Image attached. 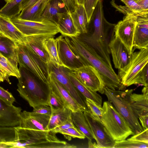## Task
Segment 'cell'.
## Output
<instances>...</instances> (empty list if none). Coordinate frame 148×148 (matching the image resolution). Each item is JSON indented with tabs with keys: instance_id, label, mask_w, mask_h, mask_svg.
<instances>
[{
	"instance_id": "b9f144b4",
	"label": "cell",
	"mask_w": 148,
	"mask_h": 148,
	"mask_svg": "<svg viewBox=\"0 0 148 148\" xmlns=\"http://www.w3.org/2000/svg\"><path fill=\"white\" fill-rule=\"evenodd\" d=\"M139 84L148 87V63L144 67L139 76L137 84Z\"/></svg>"
},
{
	"instance_id": "d6a6232c",
	"label": "cell",
	"mask_w": 148,
	"mask_h": 148,
	"mask_svg": "<svg viewBox=\"0 0 148 148\" xmlns=\"http://www.w3.org/2000/svg\"><path fill=\"white\" fill-rule=\"evenodd\" d=\"M148 144L130 140L115 141L114 148H147Z\"/></svg>"
},
{
	"instance_id": "6f0895ef",
	"label": "cell",
	"mask_w": 148,
	"mask_h": 148,
	"mask_svg": "<svg viewBox=\"0 0 148 148\" xmlns=\"http://www.w3.org/2000/svg\"><path fill=\"white\" fill-rule=\"evenodd\" d=\"M3 55L0 52V59L1 58V57L3 56Z\"/></svg>"
},
{
	"instance_id": "30bf717a",
	"label": "cell",
	"mask_w": 148,
	"mask_h": 148,
	"mask_svg": "<svg viewBox=\"0 0 148 148\" xmlns=\"http://www.w3.org/2000/svg\"><path fill=\"white\" fill-rule=\"evenodd\" d=\"M49 71L54 78L66 90L84 112H89L86 104V98L75 87L68 75L67 69L57 67L50 63L47 66Z\"/></svg>"
},
{
	"instance_id": "7dc6e473",
	"label": "cell",
	"mask_w": 148,
	"mask_h": 148,
	"mask_svg": "<svg viewBox=\"0 0 148 148\" xmlns=\"http://www.w3.org/2000/svg\"><path fill=\"white\" fill-rule=\"evenodd\" d=\"M138 118L143 130L148 129V115L141 116Z\"/></svg>"
},
{
	"instance_id": "60d3db41",
	"label": "cell",
	"mask_w": 148,
	"mask_h": 148,
	"mask_svg": "<svg viewBox=\"0 0 148 148\" xmlns=\"http://www.w3.org/2000/svg\"><path fill=\"white\" fill-rule=\"evenodd\" d=\"M133 136L127 140L148 144V129L143 130L140 133Z\"/></svg>"
},
{
	"instance_id": "836d02e7",
	"label": "cell",
	"mask_w": 148,
	"mask_h": 148,
	"mask_svg": "<svg viewBox=\"0 0 148 148\" xmlns=\"http://www.w3.org/2000/svg\"><path fill=\"white\" fill-rule=\"evenodd\" d=\"M15 137L14 127L0 126V143L14 142Z\"/></svg>"
},
{
	"instance_id": "277c9868",
	"label": "cell",
	"mask_w": 148,
	"mask_h": 148,
	"mask_svg": "<svg viewBox=\"0 0 148 148\" xmlns=\"http://www.w3.org/2000/svg\"><path fill=\"white\" fill-rule=\"evenodd\" d=\"M101 120L109 134L115 141L125 140L134 135L124 118L110 101L104 102Z\"/></svg>"
},
{
	"instance_id": "d4e9b609",
	"label": "cell",
	"mask_w": 148,
	"mask_h": 148,
	"mask_svg": "<svg viewBox=\"0 0 148 148\" xmlns=\"http://www.w3.org/2000/svg\"><path fill=\"white\" fill-rule=\"evenodd\" d=\"M68 75L74 86L86 98L91 99L98 106L102 107V99L97 92L91 90L84 85L77 79L72 71L67 69Z\"/></svg>"
},
{
	"instance_id": "7a4b0ae2",
	"label": "cell",
	"mask_w": 148,
	"mask_h": 148,
	"mask_svg": "<svg viewBox=\"0 0 148 148\" xmlns=\"http://www.w3.org/2000/svg\"><path fill=\"white\" fill-rule=\"evenodd\" d=\"M21 77L18 78L17 89L20 96L33 108L38 106H49L51 90L49 84L37 80L26 69L20 66Z\"/></svg>"
},
{
	"instance_id": "681fc988",
	"label": "cell",
	"mask_w": 148,
	"mask_h": 148,
	"mask_svg": "<svg viewBox=\"0 0 148 148\" xmlns=\"http://www.w3.org/2000/svg\"><path fill=\"white\" fill-rule=\"evenodd\" d=\"M10 142H1L0 143V148H12Z\"/></svg>"
},
{
	"instance_id": "ee69618b",
	"label": "cell",
	"mask_w": 148,
	"mask_h": 148,
	"mask_svg": "<svg viewBox=\"0 0 148 148\" xmlns=\"http://www.w3.org/2000/svg\"><path fill=\"white\" fill-rule=\"evenodd\" d=\"M74 127L75 126L72 122V119H71L55 128L51 131L56 134L57 133H59L62 130Z\"/></svg>"
},
{
	"instance_id": "8fae6325",
	"label": "cell",
	"mask_w": 148,
	"mask_h": 148,
	"mask_svg": "<svg viewBox=\"0 0 148 148\" xmlns=\"http://www.w3.org/2000/svg\"><path fill=\"white\" fill-rule=\"evenodd\" d=\"M71 71L87 88L92 91L104 94L105 86L103 79L98 71L93 66L83 65Z\"/></svg>"
},
{
	"instance_id": "6da1fadb",
	"label": "cell",
	"mask_w": 148,
	"mask_h": 148,
	"mask_svg": "<svg viewBox=\"0 0 148 148\" xmlns=\"http://www.w3.org/2000/svg\"><path fill=\"white\" fill-rule=\"evenodd\" d=\"M64 38L84 65H91L98 71L105 87L114 90H125L126 87L121 83L112 67L109 66L92 48L77 37L65 36Z\"/></svg>"
},
{
	"instance_id": "f546056e",
	"label": "cell",
	"mask_w": 148,
	"mask_h": 148,
	"mask_svg": "<svg viewBox=\"0 0 148 148\" xmlns=\"http://www.w3.org/2000/svg\"><path fill=\"white\" fill-rule=\"evenodd\" d=\"M18 63L17 58H7L3 55L0 59V66L7 72L9 76H14L18 79L21 75Z\"/></svg>"
},
{
	"instance_id": "9f6ffc18",
	"label": "cell",
	"mask_w": 148,
	"mask_h": 148,
	"mask_svg": "<svg viewBox=\"0 0 148 148\" xmlns=\"http://www.w3.org/2000/svg\"><path fill=\"white\" fill-rule=\"evenodd\" d=\"M6 3L9 2L11 1L12 0H4Z\"/></svg>"
},
{
	"instance_id": "44dd1931",
	"label": "cell",
	"mask_w": 148,
	"mask_h": 148,
	"mask_svg": "<svg viewBox=\"0 0 148 148\" xmlns=\"http://www.w3.org/2000/svg\"><path fill=\"white\" fill-rule=\"evenodd\" d=\"M0 26L5 37L15 43H24L25 36L14 25L10 18L0 15Z\"/></svg>"
},
{
	"instance_id": "83f0119b",
	"label": "cell",
	"mask_w": 148,
	"mask_h": 148,
	"mask_svg": "<svg viewBox=\"0 0 148 148\" xmlns=\"http://www.w3.org/2000/svg\"><path fill=\"white\" fill-rule=\"evenodd\" d=\"M54 37L51 36L46 38L43 41V46L49 56L50 63L57 67H64L59 58L57 39Z\"/></svg>"
},
{
	"instance_id": "e0dca14e",
	"label": "cell",
	"mask_w": 148,
	"mask_h": 148,
	"mask_svg": "<svg viewBox=\"0 0 148 148\" xmlns=\"http://www.w3.org/2000/svg\"><path fill=\"white\" fill-rule=\"evenodd\" d=\"M137 24L134 35L133 51L148 48V13L137 16Z\"/></svg>"
},
{
	"instance_id": "8992f818",
	"label": "cell",
	"mask_w": 148,
	"mask_h": 148,
	"mask_svg": "<svg viewBox=\"0 0 148 148\" xmlns=\"http://www.w3.org/2000/svg\"><path fill=\"white\" fill-rule=\"evenodd\" d=\"M148 63V48L140 49L131 54L129 63L123 68L118 69L119 78L125 87L137 84L142 69Z\"/></svg>"
},
{
	"instance_id": "3957f363",
	"label": "cell",
	"mask_w": 148,
	"mask_h": 148,
	"mask_svg": "<svg viewBox=\"0 0 148 148\" xmlns=\"http://www.w3.org/2000/svg\"><path fill=\"white\" fill-rule=\"evenodd\" d=\"M14 141L18 148H71L72 145L61 140L51 131L27 129L18 126L14 127Z\"/></svg>"
},
{
	"instance_id": "680465c9",
	"label": "cell",
	"mask_w": 148,
	"mask_h": 148,
	"mask_svg": "<svg viewBox=\"0 0 148 148\" xmlns=\"http://www.w3.org/2000/svg\"><path fill=\"white\" fill-rule=\"evenodd\" d=\"M0 36H1V35L0 34Z\"/></svg>"
},
{
	"instance_id": "4dcf8cb0",
	"label": "cell",
	"mask_w": 148,
	"mask_h": 148,
	"mask_svg": "<svg viewBox=\"0 0 148 148\" xmlns=\"http://www.w3.org/2000/svg\"><path fill=\"white\" fill-rule=\"evenodd\" d=\"M23 0H12L6 3L0 10V15L10 19L17 16L21 12L20 5Z\"/></svg>"
},
{
	"instance_id": "d590c367",
	"label": "cell",
	"mask_w": 148,
	"mask_h": 148,
	"mask_svg": "<svg viewBox=\"0 0 148 148\" xmlns=\"http://www.w3.org/2000/svg\"><path fill=\"white\" fill-rule=\"evenodd\" d=\"M87 106L91 114L94 116L101 120L102 114V107L98 106L92 100L86 98Z\"/></svg>"
},
{
	"instance_id": "7402d4cb",
	"label": "cell",
	"mask_w": 148,
	"mask_h": 148,
	"mask_svg": "<svg viewBox=\"0 0 148 148\" xmlns=\"http://www.w3.org/2000/svg\"><path fill=\"white\" fill-rule=\"evenodd\" d=\"M51 0H38L30 7L22 11L17 17L19 18L33 21L41 20V16Z\"/></svg>"
},
{
	"instance_id": "e575fe53",
	"label": "cell",
	"mask_w": 148,
	"mask_h": 148,
	"mask_svg": "<svg viewBox=\"0 0 148 148\" xmlns=\"http://www.w3.org/2000/svg\"><path fill=\"white\" fill-rule=\"evenodd\" d=\"M59 133L63 135L66 138L70 140L72 138L84 139L85 135L75 127H72L61 131Z\"/></svg>"
},
{
	"instance_id": "db71d44e",
	"label": "cell",
	"mask_w": 148,
	"mask_h": 148,
	"mask_svg": "<svg viewBox=\"0 0 148 148\" xmlns=\"http://www.w3.org/2000/svg\"><path fill=\"white\" fill-rule=\"evenodd\" d=\"M88 145L89 148H94V144L92 143V141H88Z\"/></svg>"
},
{
	"instance_id": "f35d334b",
	"label": "cell",
	"mask_w": 148,
	"mask_h": 148,
	"mask_svg": "<svg viewBox=\"0 0 148 148\" xmlns=\"http://www.w3.org/2000/svg\"><path fill=\"white\" fill-rule=\"evenodd\" d=\"M125 4L126 6L133 13L140 14L146 12L138 5L134 0H121Z\"/></svg>"
},
{
	"instance_id": "ba28073f",
	"label": "cell",
	"mask_w": 148,
	"mask_h": 148,
	"mask_svg": "<svg viewBox=\"0 0 148 148\" xmlns=\"http://www.w3.org/2000/svg\"><path fill=\"white\" fill-rule=\"evenodd\" d=\"M16 52L19 66L32 73L40 80L47 84L46 66L25 46L23 43H15Z\"/></svg>"
},
{
	"instance_id": "bcb514c9",
	"label": "cell",
	"mask_w": 148,
	"mask_h": 148,
	"mask_svg": "<svg viewBox=\"0 0 148 148\" xmlns=\"http://www.w3.org/2000/svg\"><path fill=\"white\" fill-rule=\"evenodd\" d=\"M38 0H23L21 4L20 8L21 12L32 5Z\"/></svg>"
},
{
	"instance_id": "ffe728a7",
	"label": "cell",
	"mask_w": 148,
	"mask_h": 148,
	"mask_svg": "<svg viewBox=\"0 0 148 148\" xmlns=\"http://www.w3.org/2000/svg\"><path fill=\"white\" fill-rule=\"evenodd\" d=\"M56 24L60 33L63 36L77 37L81 34L74 24L70 13L66 11L58 13Z\"/></svg>"
},
{
	"instance_id": "c3c4849f",
	"label": "cell",
	"mask_w": 148,
	"mask_h": 148,
	"mask_svg": "<svg viewBox=\"0 0 148 148\" xmlns=\"http://www.w3.org/2000/svg\"><path fill=\"white\" fill-rule=\"evenodd\" d=\"M143 10L148 11V0H134Z\"/></svg>"
},
{
	"instance_id": "11a10c76",
	"label": "cell",
	"mask_w": 148,
	"mask_h": 148,
	"mask_svg": "<svg viewBox=\"0 0 148 148\" xmlns=\"http://www.w3.org/2000/svg\"><path fill=\"white\" fill-rule=\"evenodd\" d=\"M0 34L1 35V36H2V37H5L0 26Z\"/></svg>"
},
{
	"instance_id": "7c38bea8",
	"label": "cell",
	"mask_w": 148,
	"mask_h": 148,
	"mask_svg": "<svg viewBox=\"0 0 148 148\" xmlns=\"http://www.w3.org/2000/svg\"><path fill=\"white\" fill-rule=\"evenodd\" d=\"M96 138L94 148H114L115 141L108 133L101 120L93 116L90 111L84 112Z\"/></svg>"
},
{
	"instance_id": "d6986e66",
	"label": "cell",
	"mask_w": 148,
	"mask_h": 148,
	"mask_svg": "<svg viewBox=\"0 0 148 148\" xmlns=\"http://www.w3.org/2000/svg\"><path fill=\"white\" fill-rule=\"evenodd\" d=\"M21 107L6 104L0 99V126L14 127L20 124Z\"/></svg>"
},
{
	"instance_id": "f5cc1de1",
	"label": "cell",
	"mask_w": 148,
	"mask_h": 148,
	"mask_svg": "<svg viewBox=\"0 0 148 148\" xmlns=\"http://www.w3.org/2000/svg\"><path fill=\"white\" fill-rule=\"evenodd\" d=\"M77 5H83L84 0H75Z\"/></svg>"
},
{
	"instance_id": "484cf974",
	"label": "cell",
	"mask_w": 148,
	"mask_h": 148,
	"mask_svg": "<svg viewBox=\"0 0 148 148\" xmlns=\"http://www.w3.org/2000/svg\"><path fill=\"white\" fill-rule=\"evenodd\" d=\"M72 122L78 130L82 132L88 139L92 141L96 138L84 112L82 111L72 112Z\"/></svg>"
},
{
	"instance_id": "ab89813d",
	"label": "cell",
	"mask_w": 148,
	"mask_h": 148,
	"mask_svg": "<svg viewBox=\"0 0 148 148\" xmlns=\"http://www.w3.org/2000/svg\"><path fill=\"white\" fill-rule=\"evenodd\" d=\"M49 106H51L58 109H62L66 107L58 96L51 90L49 97Z\"/></svg>"
},
{
	"instance_id": "f907efd6",
	"label": "cell",
	"mask_w": 148,
	"mask_h": 148,
	"mask_svg": "<svg viewBox=\"0 0 148 148\" xmlns=\"http://www.w3.org/2000/svg\"><path fill=\"white\" fill-rule=\"evenodd\" d=\"M0 72L3 74L6 77L7 79V81L10 84H11L7 72L2 68L0 66Z\"/></svg>"
},
{
	"instance_id": "7bdbcfd3",
	"label": "cell",
	"mask_w": 148,
	"mask_h": 148,
	"mask_svg": "<svg viewBox=\"0 0 148 148\" xmlns=\"http://www.w3.org/2000/svg\"><path fill=\"white\" fill-rule=\"evenodd\" d=\"M33 112L40 114L50 116L51 109L50 107L46 105L38 106L33 108Z\"/></svg>"
},
{
	"instance_id": "2e32d148",
	"label": "cell",
	"mask_w": 148,
	"mask_h": 148,
	"mask_svg": "<svg viewBox=\"0 0 148 148\" xmlns=\"http://www.w3.org/2000/svg\"><path fill=\"white\" fill-rule=\"evenodd\" d=\"M109 46L114 67L120 69L125 67L129 62L131 56L126 47L114 35Z\"/></svg>"
},
{
	"instance_id": "816d5d0a",
	"label": "cell",
	"mask_w": 148,
	"mask_h": 148,
	"mask_svg": "<svg viewBox=\"0 0 148 148\" xmlns=\"http://www.w3.org/2000/svg\"><path fill=\"white\" fill-rule=\"evenodd\" d=\"M5 80L7 81L6 78L3 74L0 72V82H3Z\"/></svg>"
},
{
	"instance_id": "52a82bcc",
	"label": "cell",
	"mask_w": 148,
	"mask_h": 148,
	"mask_svg": "<svg viewBox=\"0 0 148 148\" xmlns=\"http://www.w3.org/2000/svg\"><path fill=\"white\" fill-rule=\"evenodd\" d=\"M11 21L24 36H53L59 33L56 24L45 18L38 21L19 18L10 19Z\"/></svg>"
},
{
	"instance_id": "4316f807",
	"label": "cell",
	"mask_w": 148,
	"mask_h": 148,
	"mask_svg": "<svg viewBox=\"0 0 148 148\" xmlns=\"http://www.w3.org/2000/svg\"><path fill=\"white\" fill-rule=\"evenodd\" d=\"M67 11L62 0H51L41 16V18L47 19L56 24L57 14Z\"/></svg>"
},
{
	"instance_id": "8d00e7d4",
	"label": "cell",
	"mask_w": 148,
	"mask_h": 148,
	"mask_svg": "<svg viewBox=\"0 0 148 148\" xmlns=\"http://www.w3.org/2000/svg\"><path fill=\"white\" fill-rule=\"evenodd\" d=\"M99 0H84L83 6L85 10L88 23Z\"/></svg>"
},
{
	"instance_id": "f1b7e54d",
	"label": "cell",
	"mask_w": 148,
	"mask_h": 148,
	"mask_svg": "<svg viewBox=\"0 0 148 148\" xmlns=\"http://www.w3.org/2000/svg\"><path fill=\"white\" fill-rule=\"evenodd\" d=\"M73 22L81 34L86 33L88 22L86 14L82 5H77L75 10L70 13Z\"/></svg>"
},
{
	"instance_id": "9c48e42d",
	"label": "cell",
	"mask_w": 148,
	"mask_h": 148,
	"mask_svg": "<svg viewBox=\"0 0 148 148\" xmlns=\"http://www.w3.org/2000/svg\"><path fill=\"white\" fill-rule=\"evenodd\" d=\"M144 13L125 15L123 20L114 26V35L125 45L131 54L133 52V38L137 16Z\"/></svg>"
},
{
	"instance_id": "5b68a950",
	"label": "cell",
	"mask_w": 148,
	"mask_h": 148,
	"mask_svg": "<svg viewBox=\"0 0 148 148\" xmlns=\"http://www.w3.org/2000/svg\"><path fill=\"white\" fill-rule=\"evenodd\" d=\"M133 89L124 90H114L105 87L104 94L109 101L113 104L119 112L124 118L134 133L137 134L143 129L139 123L138 118L133 112L130 104L129 97Z\"/></svg>"
},
{
	"instance_id": "4fadbf2b",
	"label": "cell",
	"mask_w": 148,
	"mask_h": 148,
	"mask_svg": "<svg viewBox=\"0 0 148 148\" xmlns=\"http://www.w3.org/2000/svg\"><path fill=\"white\" fill-rule=\"evenodd\" d=\"M60 59L64 67L71 71L83 65L80 58L71 49L63 36L56 38Z\"/></svg>"
},
{
	"instance_id": "9a60e30c",
	"label": "cell",
	"mask_w": 148,
	"mask_h": 148,
	"mask_svg": "<svg viewBox=\"0 0 148 148\" xmlns=\"http://www.w3.org/2000/svg\"><path fill=\"white\" fill-rule=\"evenodd\" d=\"M47 82L51 90L60 99L65 106L72 112L83 110L64 87L48 71H47Z\"/></svg>"
},
{
	"instance_id": "603a6c76",
	"label": "cell",
	"mask_w": 148,
	"mask_h": 148,
	"mask_svg": "<svg viewBox=\"0 0 148 148\" xmlns=\"http://www.w3.org/2000/svg\"><path fill=\"white\" fill-rule=\"evenodd\" d=\"M130 106L138 118L141 116L148 115V92L142 94L131 93L129 97Z\"/></svg>"
},
{
	"instance_id": "f6af8a7d",
	"label": "cell",
	"mask_w": 148,
	"mask_h": 148,
	"mask_svg": "<svg viewBox=\"0 0 148 148\" xmlns=\"http://www.w3.org/2000/svg\"><path fill=\"white\" fill-rule=\"evenodd\" d=\"M66 10L69 13L73 12L77 5L75 0H62Z\"/></svg>"
},
{
	"instance_id": "74e56055",
	"label": "cell",
	"mask_w": 148,
	"mask_h": 148,
	"mask_svg": "<svg viewBox=\"0 0 148 148\" xmlns=\"http://www.w3.org/2000/svg\"><path fill=\"white\" fill-rule=\"evenodd\" d=\"M0 99L6 104L12 105L16 99L12 94L0 86Z\"/></svg>"
},
{
	"instance_id": "ac0fdd59",
	"label": "cell",
	"mask_w": 148,
	"mask_h": 148,
	"mask_svg": "<svg viewBox=\"0 0 148 148\" xmlns=\"http://www.w3.org/2000/svg\"><path fill=\"white\" fill-rule=\"evenodd\" d=\"M49 36H25L23 43L26 48L46 67L50 62L49 56L44 47L43 42Z\"/></svg>"
},
{
	"instance_id": "cb8c5ba5",
	"label": "cell",
	"mask_w": 148,
	"mask_h": 148,
	"mask_svg": "<svg viewBox=\"0 0 148 148\" xmlns=\"http://www.w3.org/2000/svg\"><path fill=\"white\" fill-rule=\"evenodd\" d=\"M49 106L51 109V114L47 126L48 131H51L72 119V112L68 108L65 107L62 109H58L51 106Z\"/></svg>"
},
{
	"instance_id": "1f68e13d",
	"label": "cell",
	"mask_w": 148,
	"mask_h": 148,
	"mask_svg": "<svg viewBox=\"0 0 148 148\" xmlns=\"http://www.w3.org/2000/svg\"><path fill=\"white\" fill-rule=\"evenodd\" d=\"M0 52L5 57L17 59L15 43L7 38L1 36Z\"/></svg>"
},
{
	"instance_id": "5bb4252c",
	"label": "cell",
	"mask_w": 148,
	"mask_h": 148,
	"mask_svg": "<svg viewBox=\"0 0 148 148\" xmlns=\"http://www.w3.org/2000/svg\"><path fill=\"white\" fill-rule=\"evenodd\" d=\"M50 116L33 112L25 110L20 115V127L44 131H48L47 126Z\"/></svg>"
}]
</instances>
